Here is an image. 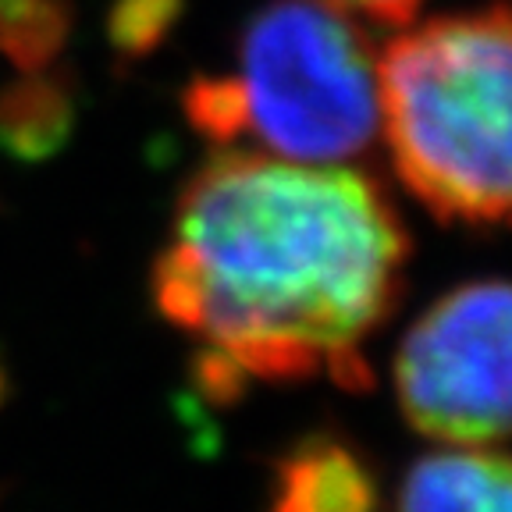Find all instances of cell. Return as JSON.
I'll list each match as a JSON object with an SVG mask.
<instances>
[{
	"mask_svg": "<svg viewBox=\"0 0 512 512\" xmlns=\"http://www.w3.org/2000/svg\"><path fill=\"white\" fill-rule=\"evenodd\" d=\"M406 253L392 203L360 171L221 153L185 185L153 296L203 342L221 392L324 370L363 388L360 342L392 310Z\"/></svg>",
	"mask_w": 512,
	"mask_h": 512,
	"instance_id": "1",
	"label": "cell"
},
{
	"mask_svg": "<svg viewBox=\"0 0 512 512\" xmlns=\"http://www.w3.org/2000/svg\"><path fill=\"white\" fill-rule=\"evenodd\" d=\"M509 11L448 15L377 57L381 132L399 178L441 221L509 210Z\"/></svg>",
	"mask_w": 512,
	"mask_h": 512,
	"instance_id": "2",
	"label": "cell"
},
{
	"mask_svg": "<svg viewBox=\"0 0 512 512\" xmlns=\"http://www.w3.org/2000/svg\"><path fill=\"white\" fill-rule=\"evenodd\" d=\"M185 107L214 143L253 139L267 157L342 164L381 136L377 57L345 11L274 0L249 22L239 68L196 82Z\"/></svg>",
	"mask_w": 512,
	"mask_h": 512,
	"instance_id": "3",
	"label": "cell"
},
{
	"mask_svg": "<svg viewBox=\"0 0 512 512\" xmlns=\"http://www.w3.org/2000/svg\"><path fill=\"white\" fill-rule=\"evenodd\" d=\"M409 427L459 448H488L509 431V288L473 281L431 306L395 356Z\"/></svg>",
	"mask_w": 512,
	"mask_h": 512,
	"instance_id": "4",
	"label": "cell"
},
{
	"mask_svg": "<svg viewBox=\"0 0 512 512\" xmlns=\"http://www.w3.org/2000/svg\"><path fill=\"white\" fill-rule=\"evenodd\" d=\"M271 512H377V480L345 441L310 438L278 463Z\"/></svg>",
	"mask_w": 512,
	"mask_h": 512,
	"instance_id": "5",
	"label": "cell"
},
{
	"mask_svg": "<svg viewBox=\"0 0 512 512\" xmlns=\"http://www.w3.org/2000/svg\"><path fill=\"white\" fill-rule=\"evenodd\" d=\"M509 459L488 448H448L416 459L399 491V512H512Z\"/></svg>",
	"mask_w": 512,
	"mask_h": 512,
	"instance_id": "6",
	"label": "cell"
},
{
	"mask_svg": "<svg viewBox=\"0 0 512 512\" xmlns=\"http://www.w3.org/2000/svg\"><path fill=\"white\" fill-rule=\"evenodd\" d=\"M64 36L61 0H0V50L22 64H40Z\"/></svg>",
	"mask_w": 512,
	"mask_h": 512,
	"instance_id": "7",
	"label": "cell"
},
{
	"mask_svg": "<svg viewBox=\"0 0 512 512\" xmlns=\"http://www.w3.org/2000/svg\"><path fill=\"white\" fill-rule=\"evenodd\" d=\"M324 4L345 11V15H363L384 25H406L413 11L420 8V0H324Z\"/></svg>",
	"mask_w": 512,
	"mask_h": 512,
	"instance_id": "8",
	"label": "cell"
}]
</instances>
